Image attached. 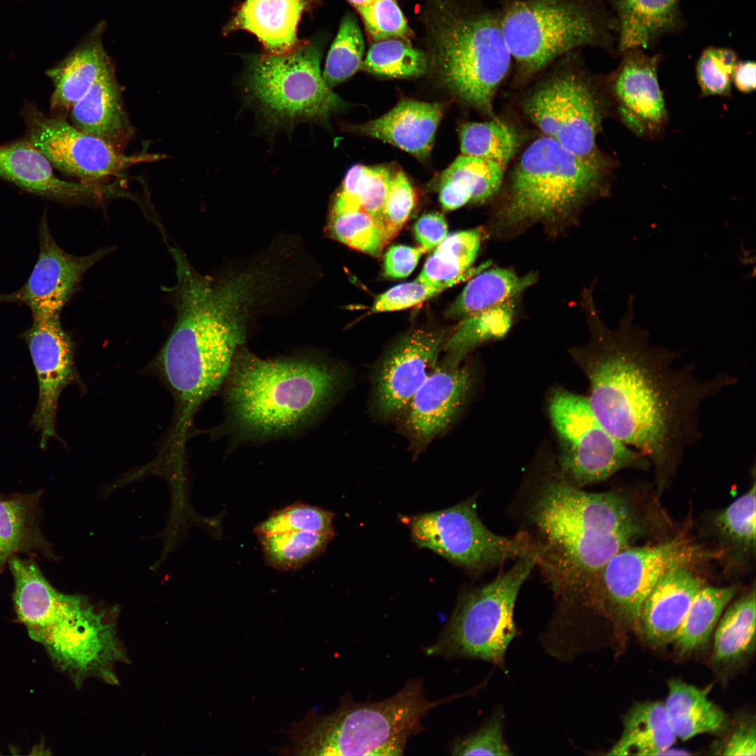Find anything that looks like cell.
<instances>
[{"mask_svg":"<svg viewBox=\"0 0 756 756\" xmlns=\"http://www.w3.org/2000/svg\"><path fill=\"white\" fill-rule=\"evenodd\" d=\"M616 330L601 321L593 302L584 305L594 336L587 368L589 405L601 425L642 454L661 478L701 438L700 409L734 385L732 375L701 379L677 351L653 344L634 323L633 298Z\"/></svg>","mask_w":756,"mask_h":756,"instance_id":"obj_1","label":"cell"},{"mask_svg":"<svg viewBox=\"0 0 756 756\" xmlns=\"http://www.w3.org/2000/svg\"><path fill=\"white\" fill-rule=\"evenodd\" d=\"M522 493L521 531L535 546L559 613L590 609L606 564L645 532L633 505L616 491L588 492L560 473Z\"/></svg>","mask_w":756,"mask_h":756,"instance_id":"obj_2","label":"cell"},{"mask_svg":"<svg viewBox=\"0 0 756 756\" xmlns=\"http://www.w3.org/2000/svg\"><path fill=\"white\" fill-rule=\"evenodd\" d=\"M172 254L177 318L158 360L178 404L172 442L183 446L193 415L225 381L244 342L256 284L252 274L216 282L196 273L178 249Z\"/></svg>","mask_w":756,"mask_h":756,"instance_id":"obj_3","label":"cell"},{"mask_svg":"<svg viewBox=\"0 0 756 756\" xmlns=\"http://www.w3.org/2000/svg\"><path fill=\"white\" fill-rule=\"evenodd\" d=\"M225 381L233 427L246 438L264 439L313 421L328 404L341 377L318 358L262 359L239 350Z\"/></svg>","mask_w":756,"mask_h":756,"instance_id":"obj_4","label":"cell"},{"mask_svg":"<svg viewBox=\"0 0 756 756\" xmlns=\"http://www.w3.org/2000/svg\"><path fill=\"white\" fill-rule=\"evenodd\" d=\"M616 162L586 158L542 135L523 150L508 178L496 213L500 231L533 224L556 226L610 189Z\"/></svg>","mask_w":756,"mask_h":756,"instance_id":"obj_5","label":"cell"},{"mask_svg":"<svg viewBox=\"0 0 756 756\" xmlns=\"http://www.w3.org/2000/svg\"><path fill=\"white\" fill-rule=\"evenodd\" d=\"M428 40L442 84L458 99L494 118V99L512 59L498 9L480 0H433Z\"/></svg>","mask_w":756,"mask_h":756,"instance_id":"obj_6","label":"cell"},{"mask_svg":"<svg viewBox=\"0 0 756 756\" xmlns=\"http://www.w3.org/2000/svg\"><path fill=\"white\" fill-rule=\"evenodd\" d=\"M498 10L517 84L570 52L615 51L617 22L605 0H500Z\"/></svg>","mask_w":756,"mask_h":756,"instance_id":"obj_7","label":"cell"},{"mask_svg":"<svg viewBox=\"0 0 756 756\" xmlns=\"http://www.w3.org/2000/svg\"><path fill=\"white\" fill-rule=\"evenodd\" d=\"M447 701H428L420 679L377 702L346 697L330 715L310 718L293 728L291 750L303 755H402L408 739L423 729L428 712Z\"/></svg>","mask_w":756,"mask_h":756,"instance_id":"obj_8","label":"cell"},{"mask_svg":"<svg viewBox=\"0 0 756 756\" xmlns=\"http://www.w3.org/2000/svg\"><path fill=\"white\" fill-rule=\"evenodd\" d=\"M581 50L562 56L524 98L522 110L547 136L573 154L586 158L606 156L597 136L610 110L604 79L586 68Z\"/></svg>","mask_w":756,"mask_h":756,"instance_id":"obj_9","label":"cell"},{"mask_svg":"<svg viewBox=\"0 0 756 756\" xmlns=\"http://www.w3.org/2000/svg\"><path fill=\"white\" fill-rule=\"evenodd\" d=\"M536 554L516 560L491 582L461 593L437 640L426 654L447 659L473 658L503 668L517 634L514 610L519 590L536 566Z\"/></svg>","mask_w":756,"mask_h":756,"instance_id":"obj_10","label":"cell"},{"mask_svg":"<svg viewBox=\"0 0 756 756\" xmlns=\"http://www.w3.org/2000/svg\"><path fill=\"white\" fill-rule=\"evenodd\" d=\"M325 45L318 35L284 54L245 57L247 94L266 117L276 122L324 120L343 107L321 71Z\"/></svg>","mask_w":756,"mask_h":756,"instance_id":"obj_11","label":"cell"},{"mask_svg":"<svg viewBox=\"0 0 756 756\" xmlns=\"http://www.w3.org/2000/svg\"><path fill=\"white\" fill-rule=\"evenodd\" d=\"M402 521L419 547L435 552L474 576L509 560L536 554L526 532L520 530L509 538L490 531L479 519L472 498Z\"/></svg>","mask_w":756,"mask_h":756,"instance_id":"obj_12","label":"cell"},{"mask_svg":"<svg viewBox=\"0 0 756 756\" xmlns=\"http://www.w3.org/2000/svg\"><path fill=\"white\" fill-rule=\"evenodd\" d=\"M549 411L560 441L559 473L572 485L583 489L624 469L650 466L642 454L601 425L587 398L559 389L550 398Z\"/></svg>","mask_w":756,"mask_h":756,"instance_id":"obj_13","label":"cell"},{"mask_svg":"<svg viewBox=\"0 0 756 756\" xmlns=\"http://www.w3.org/2000/svg\"><path fill=\"white\" fill-rule=\"evenodd\" d=\"M708 555L680 537L654 545L626 547L603 568L592 609L638 629L642 605L659 580L671 568L690 566Z\"/></svg>","mask_w":756,"mask_h":756,"instance_id":"obj_14","label":"cell"},{"mask_svg":"<svg viewBox=\"0 0 756 756\" xmlns=\"http://www.w3.org/2000/svg\"><path fill=\"white\" fill-rule=\"evenodd\" d=\"M27 139L62 172L90 183L117 175L142 163L158 162L159 153L126 155L96 136L85 133L65 118L48 116L32 106L23 112Z\"/></svg>","mask_w":756,"mask_h":756,"instance_id":"obj_15","label":"cell"},{"mask_svg":"<svg viewBox=\"0 0 756 756\" xmlns=\"http://www.w3.org/2000/svg\"><path fill=\"white\" fill-rule=\"evenodd\" d=\"M617 68L606 78L610 106L629 131L638 137L660 139L668 122V113L658 80L662 55H649L640 48L620 54Z\"/></svg>","mask_w":756,"mask_h":756,"instance_id":"obj_16","label":"cell"},{"mask_svg":"<svg viewBox=\"0 0 756 756\" xmlns=\"http://www.w3.org/2000/svg\"><path fill=\"white\" fill-rule=\"evenodd\" d=\"M21 337L28 346L38 388L30 425L40 433V448L45 450L50 439L59 440L56 428L59 398L76 379L74 346L59 315L32 314V323Z\"/></svg>","mask_w":756,"mask_h":756,"instance_id":"obj_17","label":"cell"},{"mask_svg":"<svg viewBox=\"0 0 756 756\" xmlns=\"http://www.w3.org/2000/svg\"><path fill=\"white\" fill-rule=\"evenodd\" d=\"M39 254L27 282L19 290L0 295V302L28 306L32 314L59 315L85 272L108 252L100 249L85 256H75L53 239L46 218L39 225Z\"/></svg>","mask_w":756,"mask_h":756,"instance_id":"obj_18","label":"cell"},{"mask_svg":"<svg viewBox=\"0 0 756 756\" xmlns=\"http://www.w3.org/2000/svg\"><path fill=\"white\" fill-rule=\"evenodd\" d=\"M443 335L413 330L402 337L384 357L375 381L379 413L396 414L407 408L417 390L437 367Z\"/></svg>","mask_w":756,"mask_h":756,"instance_id":"obj_19","label":"cell"},{"mask_svg":"<svg viewBox=\"0 0 756 756\" xmlns=\"http://www.w3.org/2000/svg\"><path fill=\"white\" fill-rule=\"evenodd\" d=\"M470 376L447 362L437 366L407 405L406 425L419 443H427L452 421L466 398Z\"/></svg>","mask_w":756,"mask_h":756,"instance_id":"obj_20","label":"cell"},{"mask_svg":"<svg viewBox=\"0 0 756 756\" xmlns=\"http://www.w3.org/2000/svg\"><path fill=\"white\" fill-rule=\"evenodd\" d=\"M704 581L689 566L669 570L644 601L638 629L653 646L672 643L696 593Z\"/></svg>","mask_w":756,"mask_h":756,"instance_id":"obj_21","label":"cell"},{"mask_svg":"<svg viewBox=\"0 0 756 756\" xmlns=\"http://www.w3.org/2000/svg\"><path fill=\"white\" fill-rule=\"evenodd\" d=\"M312 0H245L235 10L223 33L244 30L253 34L265 53L281 55L299 44L298 25Z\"/></svg>","mask_w":756,"mask_h":756,"instance_id":"obj_22","label":"cell"},{"mask_svg":"<svg viewBox=\"0 0 756 756\" xmlns=\"http://www.w3.org/2000/svg\"><path fill=\"white\" fill-rule=\"evenodd\" d=\"M442 114V104L402 100L384 115L358 125L356 130L425 160L432 150Z\"/></svg>","mask_w":756,"mask_h":756,"instance_id":"obj_23","label":"cell"},{"mask_svg":"<svg viewBox=\"0 0 756 756\" xmlns=\"http://www.w3.org/2000/svg\"><path fill=\"white\" fill-rule=\"evenodd\" d=\"M0 176L22 189L59 200L100 195L106 189L58 178L48 159L27 140L0 146Z\"/></svg>","mask_w":756,"mask_h":756,"instance_id":"obj_24","label":"cell"},{"mask_svg":"<svg viewBox=\"0 0 756 756\" xmlns=\"http://www.w3.org/2000/svg\"><path fill=\"white\" fill-rule=\"evenodd\" d=\"M106 24L105 20L97 22L66 57L47 71L54 84L52 109L70 110L113 65L103 43Z\"/></svg>","mask_w":756,"mask_h":756,"instance_id":"obj_25","label":"cell"},{"mask_svg":"<svg viewBox=\"0 0 756 756\" xmlns=\"http://www.w3.org/2000/svg\"><path fill=\"white\" fill-rule=\"evenodd\" d=\"M71 111L72 124L120 149L134 134L114 66L108 68Z\"/></svg>","mask_w":756,"mask_h":756,"instance_id":"obj_26","label":"cell"},{"mask_svg":"<svg viewBox=\"0 0 756 756\" xmlns=\"http://www.w3.org/2000/svg\"><path fill=\"white\" fill-rule=\"evenodd\" d=\"M618 31L616 52L651 48L661 36L684 24L680 0H608Z\"/></svg>","mask_w":756,"mask_h":756,"instance_id":"obj_27","label":"cell"},{"mask_svg":"<svg viewBox=\"0 0 756 756\" xmlns=\"http://www.w3.org/2000/svg\"><path fill=\"white\" fill-rule=\"evenodd\" d=\"M536 280L533 272L521 276L507 268L484 269L470 279L446 316L463 318L517 301Z\"/></svg>","mask_w":756,"mask_h":756,"instance_id":"obj_28","label":"cell"},{"mask_svg":"<svg viewBox=\"0 0 756 756\" xmlns=\"http://www.w3.org/2000/svg\"><path fill=\"white\" fill-rule=\"evenodd\" d=\"M676 738L664 704L638 703L624 717L622 736L606 755H662L674 744Z\"/></svg>","mask_w":756,"mask_h":756,"instance_id":"obj_29","label":"cell"},{"mask_svg":"<svg viewBox=\"0 0 756 756\" xmlns=\"http://www.w3.org/2000/svg\"><path fill=\"white\" fill-rule=\"evenodd\" d=\"M668 687L664 707L677 738L686 741L724 728L727 717L709 700L710 687L701 689L673 679L668 682Z\"/></svg>","mask_w":756,"mask_h":756,"instance_id":"obj_30","label":"cell"},{"mask_svg":"<svg viewBox=\"0 0 756 756\" xmlns=\"http://www.w3.org/2000/svg\"><path fill=\"white\" fill-rule=\"evenodd\" d=\"M482 241L478 229L448 234L428 257L416 280L431 284H457L489 267V262L472 268Z\"/></svg>","mask_w":756,"mask_h":756,"instance_id":"obj_31","label":"cell"},{"mask_svg":"<svg viewBox=\"0 0 756 756\" xmlns=\"http://www.w3.org/2000/svg\"><path fill=\"white\" fill-rule=\"evenodd\" d=\"M736 593L734 587L706 585L696 593L672 641L680 654L691 653L708 642Z\"/></svg>","mask_w":756,"mask_h":756,"instance_id":"obj_32","label":"cell"},{"mask_svg":"<svg viewBox=\"0 0 756 756\" xmlns=\"http://www.w3.org/2000/svg\"><path fill=\"white\" fill-rule=\"evenodd\" d=\"M755 592L743 594L724 612L714 635L713 657L728 664L749 654L755 643Z\"/></svg>","mask_w":756,"mask_h":756,"instance_id":"obj_33","label":"cell"},{"mask_svg":"<svg viewBox=\"0 0 756 756\" xmlns=\"http://www.w3.org/2000/svg\"><path fill=\"white\" fill-rule=\"evenodd\" d=\"M517 301L461 318L444 344L449 361L458 364L472 349L486 340L503 336L510 329Z\"/></svg>","mask_w":756,"mask_h":756,"instance_id":"obj_34","label":"cell"},{"mask_svg":"<svg viewBox=\"0 0 756 756\" xmlns=\"http://www.w3.org/2000/svg\"><path fill=\"white\" fill-rule=\"evenodd\" d=\"M335 532L289 531L258 537L264 559L273 568L298 569L321 554Z\"/></svg>","mask_w":756,"mask_h":756,"instance_id":"obj_35","label":"cell"},{"mask_svg":"<svg viewBox=\"0 0 756 756\" xmlns=\"http://www.w3.org/2000/svg\"><path fill=\"white\" fill-rule=\"evenodd\" d=\"M459 138L461 154L489 160L505 167L514 157L519 144L514 127L495 117L485 122L463 124Z\"/></svg>","mask_w":756,"mask_h":756,"instance_id":"obj_36","label":"cell"},{"mask_svg":"<svg viewBox=\"0 0 756 756\" xmlns=\"http://www.w3.org/2000/svg\"><path fill=\"white\" fill-rule=\"evenodd\" d=\"M328 231L337 241L374 257L386 245L383 229L359 206L333 202Z\"/></svg>","mask_w":756,"mask_h":756,"instance_id":"obj_37","label":"cell"},{"mask_svg":"<svg viewBox=\"0 0 756 756\" xmlns=\"http://www.w3.org/2000/svg\"><path fill=\"white\" fill-rule=\"evenodd\" d=\"M755 482L714 519L722 544L737 557L755 553L756 542Z\"/></svg>","mask_w":756,"mask_h":756,"instance_id":"obj_38","label":"cell"},{"mask_svg":"<svg viewBox=\"0 0 756 756\" xmlns=\"http://www.w3.org/2000/svg\"><path fill=\"white\" fill-rule=\"evenodd\" d=\"M393 174L386 167L354 165L347 172L337 195L359 205L384 232V208Z\"/></svg>","mask_w":756,"mask_h":756,"instance_id":"obj_39","label":"cell"},{"mask_svg":"<svg viewBox=\"0 0 756 756\" xmlns=\"http://www.w3.org/2000/svg\"><path fill=\"white\" fill-rule=\"evenodd\" d=\"M429 57L402 38L376 41L370 48L361 66L367 71L388 78H410L424 74Z\"/></svg>","mask_w":756,"mask_h":756,"instance_id":"obj_40","label":"cell"},{"mask_svg":"<svg viewBox=\"0 0 756 756\" xmlns=\"http://www.w3.org/2000/svg\"><path fill=\"white\" fill-rule=\"evenodd\" d=\"M505 168L489 160L461 154L444 171L440 179L451 181L465 190L470 202L483 203L500 189Z\"/></svg>","mask_w":756,"mask_h":756,"instance_id":"obj_41","label":"cell"},{"mask_svg":"<svg viewBox=\"0 0 756 756\" xmlns=\"http://www.w3.org/2000/svg\"><path fill=\"white\" fill-rule=\"evenodd\" d=\"M35 498L0 497V567L35 538Z\"/></svg>","mask_w":756,"mask_h":756,"instance_id":"obj_42","label":"cell"},{"mask_svg":"<svg viewBox=\"0 0 756 756\" xmlns=\"http://www.w3.org/2000/svg\"><path fill=\"white\" fill-rule=\"evenodd\" d=\"M364 41L357 19L347 13L327 55L323 73L326 83L335 86L353 76L362 65Z\"/></svg>","mask_w":756,"mask_h":756,"instance_id":"obj_43","label":"cell"},{"mask_svg":"<svg viewBox=\"0 0 756 756\" xmlns=\"http://www.w3.org/2000/svg\"><path fill=\"white\" fill-rule=\"evenodd\" d=\"M335 514L318 506L295 503L274 511L254 529L257 537L289 531L335 532Z\"/></svg>","mask_w":756,"mask_h":756,"instance_id":"obj_44","label":"cell"},{"mask_svg":"<svg viewBox=\"0 0 756 756\" xmlns=\"http://www.w3.org/2000/svg\"><path fill=\"white\" fill-rule=\"evenodd\" d=\"M737 53L729 48L709 46L696 64V78L701 97L732 96V76L739 62Z\"/></svg>","mask_w":756,"mask_h":756,"instance_id":"obj_45","label":"cell"},{"mask_svg":"<svg viewBox=\"0 0 756 756\" xmlns=\"http://www.w3.org/2000/svg\"><path fill=\"white\" fill-rule=\"evenodd\" d=\"M357 10L368 34L375 42L390 38L407 40L412 36L396 0H372Z\"/></svg>","mask_w":756,"mask_h":756,"instance_id":"obj_46","label":"cell"},{"mask_svg":"<svg viewBox=\"0 0 756 756\" xmlns=\"http://www.w3.org/2000/svg\"><path fill=\"white\" fill-rule=\"evenodd\" d=\"M416 202L415 190L407 176L401 171L393 172L384 208L386 244L398 234L405 224Z\"/></svg>","mask_w":756,"mask_h":756,"instance_id":"obj_47","label":"cell"},{"mask_svg":"<svg viewBox=\"0 0 756 756\" xmlns=\"http://www.w3.org/2000/svg\"><path fill=\"white\" fill-rule=\"evenodd\" d=\"M502 711L496 712L480 729L456 740L453 755H510L512 753L503 738Z\"/></svg>","mask_w":756,"mask_h":756,"instance_id":"obj_48","label":"cell"},{"mask_svg":"<svg viewBox=\"0 0 756 756\" xmlns=\"http://www.w3.org/2000/svg\"><path fill=\"white\" fill-rule=\"evenodd\" d=\"M454 285V283L431 285L416 279L398 284L377 296L371 307V312H388L411 308Z\"/></svg>","mask_w":756,"mask_h":756,"instance_id":"obj_49","label":"cell"},{"mask_svg":"<svg viewBox=\"0 0 756 756\" xmlns=\"http://www.w3.org/2000/svg\"><path fill=\"white\" fill-rule=\"evenodd\" d=\"M426 251L420 246L393 245L384 255V274L393 279L408 276L416 268Z\"/></svg>","mask_w":756,"mask_h":756,"instance_id":"obj_50","label":"cell"},{"mask_svg":"<svg viewBox=\"0 0 756 756\" xmlns=\"http://www.w3.org/2000/svg\"><path fill=\"white\" fill-rule=\"evenodd\" d=\"M413 230L416 241L426 252L435 249L448 235L447 220L439 213L421 216L416 221Z\"/></svg>","mask_w":756,"mask_h":756,"instance_id":"obj_51","label":"cell"},{"mask_svg":"<svg viewBox=\"0 0 756 756\" xmlns=\"http://www.w3.org/2000/svg\"><path fill=\"white\" fill-rule=\"evenodd\" d=\"M755 751L756 734L753 722L738 727L724 744L722 754L723 755L750 756L755 755Z\"/></svg>","mask_w":756,"mask_h":756,"instance_id":"obj_52","label":"cell"},{"mask_svg":"<svg viewBox=\"0 0 756 756\" xmlns=\"http://www.w3.org/2000/svg\"><path fill=\"white\" fill-rule=\"evenodd\" d=\"M732 84L741 92L749 94L756 87V65L751 60L739 61L734 71Z\"/></svg>","mask_w":756,"mask_h":756,"instance_id":"obj_53","label":"cell"},{"mask_svg":"<svg viewBox=\"0 0 756 756\" xmlns=\"http://www.w3.org/2000/svg\"><path fill=\"white\" fill-rule=\"evenodd\" d=\"M356 10L365 6L372 0H347Z\"/></svg>","mask_w":756,"mask_h":756,"instance_id":"obj_54","label":"cell"}]
</instances>
